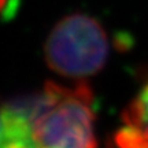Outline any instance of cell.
I'll list each match as a JSON object with an SVG mask.
<instances>
[{"mask_svg": "<svg viewBox=\"0 0 148 148\" xmlns=\"http://www.w3.org/2000/svg\"><path fill=\"white\" fill-rule=\"evenodd\" d=\"M7 3H8V0H0V12L5 11V8H7Z\"/></svg>", "mask_w": 148, "mask_h": 148, "instance_id": "5b68a950", "label": "cell"}, {"mask_svg": "<svg viewBox=\"0 0 148 148\" xmlns=\"http://www.w3.org/2000/svg\"><path fill=\"white\" fill-rule=\"evenodd\" d=\"M34 123L37 148H96L93 92L85 81L73 86L47 82Z\"/></svg>", "mask_w": 148, "mask_h": 148, "instance_id": "6da1fadb", "label": "cell"}, {"mask_svg": "<svg viewBox=\"0 0 148 148\" xmlns=\"http://www.w3.org/2000/svg\"><path fill=\"white\" fill-rule=\"evenodd\" d=\"M104 29L95 18L73 14L53 26L44 53L49 69L66 78L82 79L99 73L108 58Z\"/></svg>", "mask_w": 148, "mask_h": 148, "instance_id": "7a4b0ae2", "label": "cell"}, {"mask_svg": "<svg viewBox=\"0 0 148 148\" xmlns=\"http://www.w3.org/2000/svg\"><path fill=\"white\" fill-rule=\"evenodd\" d=\"M42 92L16 96L0 108V148H37L34 123Z\"/></svg>", "mask_w": 148, "mask_h": 148, "instance_id": "3957f363", "label": "cell"}, {"mask_svg": "<svg viewBox=\"0 0 148 148\" xmlns=\"http://www.w3.org/2000/svg\"><path fill=\"white\" fill-rule=\"evenodd\" d=\"M122 126L115 132V148H148V78L122 112Z\"/></svg>", "mask_w": 148, "mask_h": 148, "instance_id": "277c9868", "label": "cell"}]
</instances>
